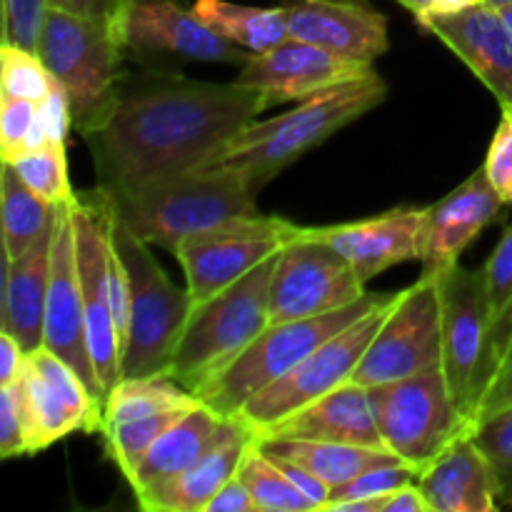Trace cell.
<instances>
[{"mask_svg": "<svg viewBox=\"0 0 512 512\" xmlns=\"http://www.w3.org/2000/svg\"><path fill=\"white\" fill-rule=\"evenodd\" d=\"M268 110L263 93L233 83L170 75L123 88L88 133L98 188L118 193L155 175L200 168L238 130Z\"/></svg>", "mask_w": 512, "mask_h": 512, "instance_id": "6da1fadb", "label": "cell"}, {"mask_svg": "<svg viewBox=\"0 0 512 512\" xmlns=\"http://www.w3.org/2000/svg\"><path fill=\"white\" fill-rule=\"evenodd\" d=\"M385 95L388 83L373 70L363 78L300 100L288 113L250 120L200 168L233 170L260 193L263 185L278 178L295 160L383 103Z\"/></svg>", "mask_w": 512, "mask_h": 512, "instance_id": "7a4b0ae2", "label": "cell"}, {"mask_svg": "<svg viewBox=\"0 0 512 512\" xmlns=\"http://www.w3.org/2000/svg\"><path fill=\"white\" fill-rule=\"evenodd\" d=\"M105 195L125 228L173 255L188 235L258 213V190L243 175L223 168L155 175Z\"/></svg>", "mask_w": 512, "mask_h": 512, "instance_id": "3957f363", "label": "cell"}, {"mask_svg": "<svg viewBox=\"0 0 512 512\" xmlns=\"http://www.w3.org/2000/svg\"><path fill=\"white\" fill-rule=\"evenodd\" d=\"M275 260L278 255L213 298L193 305L170 365L175 383L195 393L268 328Z\"/></svg>", "mask_w": 512, "mask_h": 512, "instance_id": "277c9868", "label": "cell"}, {"mask_svg": "<svg viewBox=\"0 0 512 512\" xmlns=\"http://www.w3.org/2000/svg\"><path fill=\"white\" fill-rule=\"evenodd\" d=\"M125 45L118 20L83 18L50 8L40 40V58L65 88L73 128L88 133L108 115L123 90Z\"/></svg>", "mask_w": 512, "mask_h": 512, "instance_id": "5b68a950", "label": "cell"}, {"mask_svg": "<svg viewBox=\"0 0 512 512\" xmlns=\"http://www.w3.org/2000/svg\"><path fill=\"white\" fill-rule=\"evenodd\" d=\"M115 245L130 278V315L123 343V378H170L175 348L193 298L173 283L150 245L115 218Z\"/></svg>", "mask_w": 512, "mask_h": 512, "instance_id": "8992f818", "label": "cell"}, {"mask_svg": "<svg viewBox=\"0 0 512 512\" xmlns=\"http://www.w3.org/2000/svg\"><path fill=\"white\" fill-rule=\"evenodd\" d=\"M388 298L390 295L383 293H368L363 300L335 313L268 325L233 363L225 365L213 380L200 385L195 395L225 418L238 415V410L253 395L288 375L325 340L353 325Z\"/></svg>", "mask_w": 512, "mask_h": 512, "instance_id": "52a82bcc", "label": "cell"}, {"mask_svg": "<svg viewBox=\"0 0 512 512\" xmlns=\"http://www.w3.org/2000/svg\"><path fill=\"white\" fill-rule=\"evenodd\" d=\"M383 445L418 473L473 430L460 413L443 370L370 388Z\"/></svg>", "mask_w": 512, "mask_h": 512, "instance_id": "ba28073f", "label": "cell"}, {"mask_svg": "<svg viewBox=\"0 0 512 512\" xmlns=\"http://www.w3.org/2000/svg\"><path fill=\"white\" fill-rule=\"evenodd\" d=\"M438 280L443 300V373L460 413L475 423L483 395L500 370L485 275L458 263Z\"/></svg>", "mask_w": 512, "mask_h": 512, "instance_id": "9c48e42d", "label": "cell"}, {"mask_svg": "<svg viewBox=\"0 0 512 512\" xmlns=\"http://www.w3.org/2000/svg\"><path fill=\"white\" fill-rule=\"evenodd\" d=\"M433 370H443V300L438 275L423 273L395 293L350 383L375 388Z\"/></svg>", "mask_w": 512, "mask_h": 512, "instance_id": "30bf717a", "label": "cell"}, {"mask_svg": "<svg viewBox=\"0 0 512 512\" xmlns=\"http://www.w3.org/2000/svg\"><path fill=\"white\" fill-rule=\"evenodd\" d=\"M113 225L115 210L103 190L98 188L88 195H78L73 203L75 263H78L80 293H83L90 358L105 395L123 380V338L110 305L108 255L113 243Z\"/></svg>", "mask_w": 512, "mask_h": 512, "instance_id": "8fae6325", "label": "cell"}, {"mask_svg": "<svg viewBox=\"0 0 512 512\" xmlns=\"http://www.w3.org/2000/svg\"><path fill=\"white\" fill-rule=\"evenodd\" d=\"M393 300L395 293H390V298L385 300V303H380L378 308L365 313L363 318L355 320L353 325H348L345 330L335 333L333 338L325 340V343L320 345V348H315L308 358L300 360L288 375H283V378L275 380L273 385H268V388L260 390L258 395H253V398L238 410V418L243 420L255 435L258 430L288 418V415L305 408V405H310L313 400L333 393L340 385L350 383L355 368H358L360 360H363L365 350H368L375 333H378L380 325H383Z\"/></svg>", "mask_w": 512, "mask_h": 512, "instance_id": "7c38bea8", "label": "cell"}, {"mask_svg": "<svg viewBox=\"0 0 512 512\" xmlns=\"http://www.w3.org/2000/svg\"><path fill=\"white\" fill-rule=\"evenodd\" d=\"M298 230L300 225L290 220L255 213L188 235L175 250V260L183 265L193 305L213 298L278 255Z\"/></svg>", "mask_w": 512, "mask_h": 512, "instance_id": "4fadbf2b", "label": "cell"}, {"mask_svg": "<svg viewBox=\"0 0 512 512\" xmlns=\"http://www.w3.org/2000/svg\"><path fill=\"white\" fill-rule=\"evenodd\" d=\"M365 283L353 265L300 225L275 260L270 280V325L318 318L365 298Z\"/></svg>", "mask_w": 512, "mask_h": 512, "instance_id": "5bb4252c", "label": "cell"}, {"mask_svg": "<svg viewBox=\"0 0 512 512\" xmlns=\"http://www.w3.org/2000/svg\"><path fill=\"white\" fill-rule=\"evenodd\" d=\"M373 70L375 65L288 35L265 53L250 55L248 63L240 65L235 80L263 93L270 108L280 103H300L335 85L370 75Z\"/></svg>", "mask_w": 512, "mask_h": 512, "instance_id": "9a60e30c", "label": "cell"}, {"mask_svg": "<svg viewBox=\"0 0 512 512\" xmlns=\"http://www.w3.org/2000/svg\"><path fill=\"white\" fill-rule=\"evenodd\" d=\"M73 203L58 205V213H55L53 245H50V283L48 305H45L43 348H48L50 353H55L65 363L73 365L80 378L93 390L95 398L103 403L105 390L100 385L98 373H95L93 358H90L83 293H80L78 263H75Z\"/></svg>", "mask_w": 512, "mask_h": 512, "instance_id": "2e32d148", "label": "cell"}, {"mask_svg": "<svg viewBox=\"0 0 512 512\" xmlns=\"http://www.w3.org/2000/svg\"><path fill=\"white\" fill-rule=\"evenodd\" d=\"M118 33L125 50L135 53L230 65H245L253 55L215 33L193 8H183L178 0H128L118 18Z\"/></svg>", "mask_w": 512, "mask_h": 512, "instance_id": "e0dca14e", "label": "cell"}, {"mask_svg": "<svg viewBox=\"0 0 512 512\" xmlns=\"http://www.w3.org/2000/svg\"><path fill=\"white\" fill-rule=\"evenodd\" d=\"M425 220V208H395L375 218L308 228V233L333 245L368 285L393 265L423 260Z\"/></svg>", "mask_w": 512, "mask_h": 512, "instance_id": "ac0fdd59", "label": "cell"}, {"mask_svg": "<svg viewBox=\"0 0 512 512\" xmlns=\"http://www.w3.org/2000/svg\"><path fill=\"white\" fill-rule=\"evenodd\" d=\"M418 25L473 70L500 108H512V30L498 10L478 3L458 13L428 15Z\"/></svg>", "mask_w": 512, "mask_h": 512, "instance_id": "d6986e66", "label": "cell"}, {"mask_svg": "<svg viewBox=\"0 0 512 512\" xmlns=\"http://www.w3.org/2000/svg\"><path fill=\"white\" fill-rule=\"evenodd\" d=\"M503 198L490 183L485 168H478L435 205L425 208V245L423 273L443 275L460 263V255L488 225L500 218Z\"/></svg>", "mask_w": 512, "mask_h": 512, "instance_id": "ffe728a7", "label": "cell"}, {"mask_svg": "<svg viewBox=\"0 0 512 512\" xmlns=\"http://www.w3.org/2000/svg\"><path fill=\"white\" fill-rule=\"evenodd\" d=\"M288 35L375 65L388 53V20L358 0H290Z\"/></svg>", "mask_w": 512, "mask_h": 512, "instance_id": "44dd1931", "label": "cell"}, {"mask_svg": "<svg viewBox=\"0 0 512 512\" xmlns=\"http://www.w3.org/2000/svg\"><path fill=\"white\" fill-rule=\"evenodd\" d=\"M273 438L330 440V443L385 448L383 438H380L373 395H370V388L358 383L340 385L333 393L313 400L288 418L255 433V440Z\"/></svg>", "mask_w": 512, "mask_h": 512, "instance_id": "7402d4cb", "label": "cell"}, {"mask_svg": "<svg viewBox=\"0 0 512 512\" xmlns=\"http://www.w3.org/2000/svg\"><path fill=\"white\" fill-rule=\"evenodd\" d=\"M253 443V430L238 415H230L213 443L183 475L138 498V505L145 512H203L210 498L238 475L240 463Z\"/></svg>", "mask_w": 512, "mask_h": 512, "instance_id": "603a6c76", "label": "cell"}, {"mask_svg": "<svg viewBox=\"0 0 512 512\" xmlns=\"http://www.w3.org/2000/svg\"><path fill=\"white\" fill-rule=\"evenodd\" d=\"M418 488L423 490L430 512H495L500 508L495 470L470 433L455 440L420 473Z\"/></svg>", "mask_w": 512, "mask_h": 512, "instance_id": "cb8c5ba5", "label": "cell"}, {"mask_svg": "<svg viewBox=\"0 0 512 512\" xmlns=\"http://www.w3.org/2000/svg\"><path fill=\"white\" fill-rule=\"evenodd\" d=\"M50 245H53V230L20 258H5L0 330L13 335L28 355L43 348L45 340Z\"/></svg>", "mask_w": 512, "mask_h": 512, "instance_id": "d4e9b609", "label": "cell"}, {"mask_svg": "<svg viewBox=\"0 0 512 512\" xmlns=\"http://www.w3.org/2000/svg\"><path fill=\"white\" fill-rule=\"evenodd\" d=\"M225 415L215 413L210 405L200 400L193 410L175 420L145 453L143 463L135 470L130 488H133L135 500L143 495L153 493V490L163 488L170 480L183 475L200 455L205 453L218 430L223 428Z\"/></svg>", "mask_w": 512, "mask_h": 512, "instance_id": "484cf974", "label": "cell"}, {"mask_svg": "<svg viewBox=\"0 0 512 512\" xmlns=\"http://www.w3.org/2000/svg\"><path fill=\"white\" fill-rule=\"evenodd\" d=\"M260 448L270 455L290 460L300 468L310 470L320 480L338 488L350 483L353 478L363 475L365 470L378 468V465L400 463L398 455L385 448L373 445H350V443H330V440H293V438H273L258 440Z\"/></svg>", "mask_w": 512, "mask_h": 512, "instance_id": "4316f807", "label": "cell"}, {"mask_svg": "<svg viewBox=\"0 0 512 512\" xmlns=\"http://www.w3.org/2000/svg\"><path fill=\"white\" fill-rule=\"evenodd\" d=\"M0 198H3V213H0L3 258H20L53 230L58 205L28 188L10 163H3V173H0Z\"/></svg>", "mask_w": 512, "mask_h": 512, "instance_id": "83f0119b", "label": "cell"}, {"mask_svg": "<svg viewBox=\"0 0 512 512\" xmlns=\"http://www.w3.org/2000/svg\"><path fill=\"white\" fill-rule=\"evenodd\" d=\"M193 10L223 38L248 53H265L288 38V10L255 8L230 0H195Z\"/></svg>", "mask_w": 512, "mask_h": 512, "instance_id": "f1b7e54d", "label": "cell"}, {"mask_svg": "<svg viewBox=\"0 0 512 512\" xmlns=\"http://www.w3.org/2000/svg\"><path fill=\"white\" fill-rule=\"evenodd\" d=\"M198 403V395L175 383L173 378H123L105 395L103 428L125 420L150 418L168 410L195 408Z\"/></svg>", "mask_w": 512, "mask_h": 512, "instance_id": "f546056e", "label": "cell"}, {"mask_svg": "<svg viewBox=\"0 0 512 512\" xmlns=\"http://www.w3.org/2000/svg\"><path fill=\"white\" fill-rule=\"evenodd\" d=\"M23 393H25V405H28V418H30V430H33V455L43 453L50 445L60 443L68 435L88 433V423H85L83 415L53 388L45 378H40L33 368H25L23 378Z\"/></svg>", "mask_w": 512, "mask_h": 512, "instance_id": "4dcf8cb0", "label": "cell"}, {"mask_svg": "<svg viewBox=\"0 0 512 512\" xmlns=\"http://www.w3.org/2000/svg\"><path fill=\"white\" fill-rule=\"evenodd\" d=\"M238 478L248 485L258 512H318V505L305 498L283 470L255 440L238 468Z\"/></svg>", "mask_w": 512, "mask_h": 512, "instance_id": "1f68e13d", "label": "cell"}, {"mask_svg": "<svg viewBox=\"0 0 512 512\" xmlns=\"http://www.w3.org/2000/svg\"><path fill=\"white\" fill-rule=\"evenodd\" d=\"M188 410L193 408L168 410V413L150 415V418L125 420V423L105 425V428L100 430V435H103L105 440V453H108V458L113 460L115 468L123 473V478L128 480V483L133 480L138 465L143 463L150 445H153L175 420L183 418Z\"/></svg>", "mask_w": 512, "mask_h": 512, "instance_id": "d6a6232c", "label": "cell"}, {"mask_svg": "<svg viewBox=\"0 0 512 512\" xmlns=\"http://www.w3.org/2000/svg\"><path fill=\"white\" fill-rule=\"evenodd\" d=\"M485 293H488L490 318H493L495 358L503 368L512 338V223L505 228L503 238L490 253L483 268Z\"/></svg>", "mask_w": 512, "mask_h": 512, "instance_id": "836d02e7", "label": "cell"}, {"mask_svg": "<svg viewBox=\"0 0 512 512\" xmlns=\"http://www.w3.org/2000/svg\"><path fill=\"white\" fill-rule=\"evenodd\" d=\"M10 165L18 170L28 188H33L53 205L73 203L78 198L70 185L65 143H48L38 150H30V153L18 155Z\"/></svg>", "mask_w": 512, "mask_h": 512, "instance_id": "e575fe53", "label": "cell"}, {"mask_svg": "<svg viewBox=\"0 0 512 512\" xmlns=\"http://www.w3.org/2000/svg\"><path fill=\"white\" fill-rule=\"evenodd\" d=\"M470 438L493 465L500 485V503L512 505V405L475 420Z\"/></svg>", "mask_w": 512, "mask_h": 512, "instance_id": "d590c367", "label": "cell"}, {"mask_svg": "<svg viewBox=\"0 0 512 512\" xmlns=\"http://www.w3.org/2000/svg\"><path fill=\"white\" fill-rule=\"evenodd\" d=\"M53 88V73L38 53L0 45V93L40 103Z\"/></svg>", "mask_w": 512, "mask_h": 512, "instance_id": "8d00e7d4", "label": "cell"}, {"mask_svg": "<svg viewBox=\"0 0 512 512\" xmlns=\"http://www.w3.org/2000/svg\"><path fill=\"white\" fill-rule=\"evenodd\" d=\"M33 455V430H30L28 405L23 383L0 385V458L13 460Z\"/></svg>", "mask_w": 512, "mask_h": 512, "instance_id": "74e56055", "label": "cell"}, {"mask_svg": "<svg viewBox=\"0 0 512 512\" xmlns=\"http://www.w3.org/2000/svg\"><path fill=\"white\" fill-rule=\"evenodd\" d=\"M48 13V0H3V45L40 55Z\"/></svg>", "mask_w": 512, "mask_h": 512, "instance_id": "f35d334b", "label": "cell"}, {"mask_svg": "<svg viewBox=\"0 0 512 512\" xmlns=\"http://www.w3.org/2000/svg\"><path fill=\"white\" fill-rule=\"evenodd\" d=\"M420 473L408 463H388L378 465V468L365 470L363 475L353 478L350 483L333 488V498L330 503H340V500H358V498H385V495L395 493V490L405 488L410 483H418ZM328 503V505H330ZM325 505V508H328Z\"/></svg>", "mask_w": 512, "mask_h": 512, "instance_id": "ab89813d", "label": "cell"}, {"mask_svg": "<svg viewBox=\"0 0 512 512\" xmlns=\"http://www.w3.org/2000/svg\"><path fill=\"white\" fill-rule=\"evenodd\" d=\"M38 118V103L0 93V155L3 163H13L28 150L30 133Z\"/></svg>", "mask_w": 512, "mask_h": 512, "instance_id": "60d3db41", "label": "cell"}, {"mask_svg": "<svg viewBox=\"0 0 512 512\" xmlns=\"http://www.w3.org/2000/svg\"><path fill=\"white\" fill-rule=\"evenodd\" d=\"M485 173L490 183L498 190L503 203L512 205V110L503 108L498 128H495L493 140H490L488 158H485Z\"/></svg>", "mask_w": 512, "mask_h": 512, "instance_id": "b9f144b4", "label": "cell"}, {"mask_svg": "<svg viewBox=\"0 0 512 512\" xmlns=\"http://www.w3.org/2000/svg\"><path fill=\"white\" fill-rule=\"evenodd\" d=\"M38 123L48 143H65L68 130L73 128V110L63 85L55 80V88L38 103Z\"/></svg>", "mask_w": 512, "mask_h": 512, "instance_id": "7bdbcfd3", "label": "cell"}, {"mask_svg": "<svg viewBox=\"0 0 512 512\" xmlns=\"http://www.w3.org/2000/svg\"><path fill=\"white\" fill-rule=\"evenodd\" d=\"M203 512H258V508H255V500L253 495H250L248 485L235 475L233 480H228V483L210 498V503L205 505Z\"/></svg>", "mask_w": 512, "mask_h": 512, "instance_id": "ee69618b", "label": "cell"}, {"mask_svg": "<svg viewBox=\"0 0 512 512\" xmlns=\"http://www.w3.org/2000/svg\"><path fill=\"white\" fill-rule=\"evenodd\" d=\"M50 8L65 10V13L83 15V18L118 20L128 0H48Z\"/></svg>", "mask_w": 512, "mask_h": 512, "instance_id": "f6af8a7d", "label": "cell"}, {"mask_svg": "<svg viewBox=\"0 0 512 512\" xmlns=\"http://www.w3.org/2000/svg\"><path fill=\"white\" fill-rule=\"evenodd\" d=\"M28 358L30 355L25 353L23 345L10 333L0 330V385L18 383L28 368Z\"/></svg>", "mask_w": 512, "mask_h": 512, "instance_id": "bcb514c9", "label": "cell"}, {"mask_svg": "<svg viewBox=\"0 0 512 512\" xmlns=\"http://www.w3.org/2000/svg\"><path fill=\"white\" fill-rule=\"evenodd\" d=\"M505 405H512V360L498 370V375H495L493 383H490L488 393L483 395V403H480L478 418L495 413V410L505 408Z\"/></svg>", "mask_w": 512, "mask_h": 512, "instance_id": "7dc6e473", "label": "cell"}, {"mask_svg": "<svg viewBox=\"0 0 512 512\" xmlns=\"http://www.w3.org/2000/svg\"><path fill=\"white\" fill-rule=\"evenodd\" d=\"M383 512H430V505L418 483H410L385 498Z\"/></svg>", "mask_w": 512, "mask_h": 512, "instance_id": "c3c4849f", "label": "cell"}, {"mask_svg": "<svg viewBox=\"0 0 512 512\" xmlns=\"http://www.w3.org/2000/svg\"><path fill=\"white\" fill-rule=\"evenodd\" d=\"M398 3H403L418 20L435 13V0H398Z\"/></svg>", "mask_w": 512, "mask_h": 512, "instance_id": "681fc988", "label": "cell"}, {"mask_svg": "<svg viewBox=\"0 0 512 512\" xmlns=\"http://www.w3.org/2000/svg\"><path fill=\"white\" fill-rule=\"evenodd\" d=\"M498 13L503 15V20L508 23V28L512 30V5H505V8H498Z\"/></svg>", "mask_w": 512, "mask_h": 512, "instance_id": "f907efd6", "label": "cell"}, {"mask_svg": "<svg viewBox=\"0 0 512 512\" xmlns=\"http://www.w3.org/2000/svg\"><path fill=\"white\" fill-rule=\"evenodd\" d=\"M485 3L490 5V8H505V5H512V0H485Z\"/></svg>", "mask_w": 512, "mask_h": 512, "instance_id": "816d5d0a", "label": "cell"}, {"mask_svg": "<svg viewBox=\"0 0 512 512\" xmlns=\"http://www.w3.org/2000/svg\"><path fill=\"white\" fill-rule=\"evenodd\" d=\"M510 360H512V338H510V348H508V355H505V363H510ZM503 363V365H505Z\"/></svg>", "mask_w": 512, "mask_h": 512, "instance_id": "f5cc1de1", "label": "cell"}, {"mask_svg": "<svg viewBox=\"0 0 512 512\" xmlns=\"http://www.w3.org/2000/svg\"><path fill=\"white\" fill-rule=\"evenodd\" d=\"M478 3H485V0H478Z\"/></svg>", "mask_w": 512, "mask_h": 512, "instance_id": "db71d44e", "label": "cell"}, {"mask_svg": "<svg viewBox=\"0 0 512 512\" xmlns=\"http://www.w3.org/2000/svg\"><path fill=\"white\" fill-rule=\"evenodd\" d=\"M510 110H512V108H510Z\"/></svg>", "mask_w": 512, "mask_h": 512, "instance_id": "11a10c76", "label": "cell"}]
</instances>
